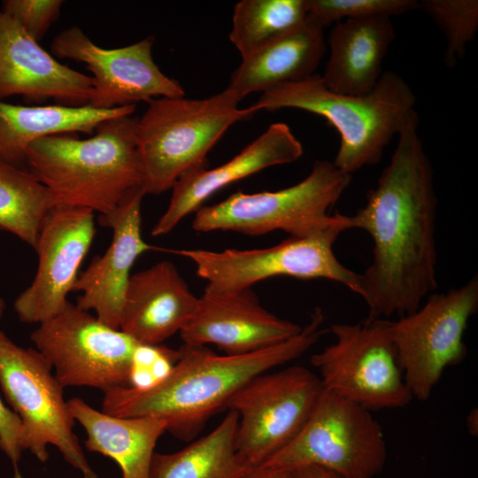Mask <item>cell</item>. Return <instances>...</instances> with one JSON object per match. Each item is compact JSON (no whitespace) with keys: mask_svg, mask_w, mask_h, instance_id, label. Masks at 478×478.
Returning <instances> with one entry per match:
<instances>
[{"mask_svg":"<svg viewBox=\"0 0 478 478\" xmlns=\"http://www.w3.org/2000/svg\"><path fill=\"white\" fill-rule=\"evenodd\" d=\"M135 105L100 110L89 106L16 105L0 100V162L26 166V153L35 140L51 135L92 134L104 121L131 115Z\"/></svg>","mask_w":478,"mask_h":478,"instance_id":"24","label":"cell"},{"mask_svg":"<svg viewBox=\"0 0 478 478\" xmlns=\"http://www.w3.org/2000/svg\"><path fill=\"white\" fill-rule=\"evenodd\" d=\"M303 145L285 123H274L227 162L182 175L172 189L165 212L151 230L159 236L171 232L187 215L197 212L211 196L226 186L265 168L297 160Z\"/></svg>","mask_w":478,"mask_h":478,"instance_id":"19","label":"cell"},{"mask_svg":"<svg viewBox=\"0 0 478 478\" xmlns=\"http://www.w3.org/2000/svg\"><path fill=\"white\" fill-rule=\"evenodd\" d=\"M62 5L61 0H5L1 11L39 42L58 18Z\"/></svg>","mask_w":478,"mask_h":478,"instance_id":"30","label":"cell"},{"mask_svg":"<svg viewBox=\"0 0 478 478\" xmlns=\"http://www.w3.org/2000/svg\"><path fill=\"white\" fill-rule=\"evenodd\" d=\"M335 342L311 357L324 389L368 410L400 408L413 398L404 377L392 320L335 323Z\"/></svg>","mask_w":478,"mask_h":478,"instance_id":"8","label":"cell"},{"mask_svg":"<svg viewBox=\"0 0 478 478\" xmlns=\"http://www.w3.org/2000/svg\"><path fill=\"white\" fill-rule=\"evenodd\" d=\"M94 212L55 205L44 218L35 250L38 266L31 284L15 299L14 312L24 323H42L69 303L79 268L96 235Z\"/></svg>","mask_w":478,"mask_h":478,"instance_id":"15","label":"cell"},{"mask_svg":"<svg viewBox=\"0 0 478 478\" xmlns=\"http://www.w3.org/2000/svg\"><path fill=\"white\" fill-rule=\"evenodd\" d=\"M324 321V312L317 307L297 335L244 354L219 355L206 346L183 344L180 358L163 378L145 388L105 392L102 412L122 418L158 417L166 420V431L191 440L249 381L311 349L327 332Z\"/></svg>","mask_w":478,"mask_h":478,"instance_id":"2","label":"cell"},{"mask_svg":"<svg viewBox=\"0 0 478 478\" xmlns=\"http://www.w3.org/2000/svg\"><path fill=\"white\" fill-rule=\"evenodd\" d=\"M197 300L176 266L160 261L131 274L119 329L141 344L159 345L188 324Z\"/></svg>","mask_w":478,"mask_h":478,"instance_id":"20","label":"cell"},{"mask_svg":"<svg viewBox=\"0 0 478 478\" xmlns=\"http://www.w3.org/2000/svg\"><path fill=\"white\" fill-rule=\"evenodd\" d=\"M466 427L468 432L473 436L478 434V411L477 408L472 409L466 416Z\"/></svg>","mask_w":478,"mask_h":478,"instance_id":"34","label":"cell"},{"mask_svg":"<svg viewBox=\"0 0 478 478\" xmlns=\"http://www.w3.org/2000/svg\"><path fill=\"white\" fill-rule=\"evenodd\" d=\"M93 79L60 64L0 9V100L22 96L60 105H89Z\"/></svg>","mask_w":478,"mask_h":478,"instance_id":"18","label":"cell"},{"mask_svg":"<svg viewBox=\"0 0 478 478\" xmlns=\"http://www.w3.org/2000/svg\"><path fill=\"white\" fill-rule=\"evenodd\" d=\"M6 308L5 302L3 298L0 297V318L4 315Z\"/></svg>","mask_w":478,"mask_h":478,"instance_id":"35","label":"cell"},{"mask_svg":"<svg viewBox=\"0 0 478 478\" xmlns=\"http://www.w3.org/2000/svg\"><path fill=\"white\" fill-rule=\"evenodd\" d=\"M63 388L132 387L141 343L70 302L30 335Z\"/></svg>","mask_w":478,"mask_h":478,"instance_id":"11","label":"cell"},{"mask_svg":"<svg viewBox=\"0 0 478 478\" xmlns=\"http://www.w3.org/2000/svg\"><path fill=\"white\" fill-rule=\"evenodd\" d=\"M306 0H243L234 8L229 40L242 59L306 20Z\"/></svg>","mask_w":478,"mask_h":478,"instance_id":"27","label":"cell"},{"mask_svg":"<svg viewBox=\"0 0 478 478\" xmlns=\"http://www.w3.org/2000/svg\"><path fill=\"white\" fill-rule=\"evenodd\" d=\"M302 328L264 308L251 288L216 290L206 286L180 335L183 344L212 343L226 354L236 355L282 343Z\"/></svg>","mask_w":478,"mask_h":478,"instance_id":"16","label":"cell"},{"mask_svg":"<svg viewBox=\"0 0 478 478\" xmlns=\"http://www.w3.org/2000/svg\"><path fill=\"white\" fill-rule=\"evenodd\" d=\"M422 10L443 32L446 41L443 60L454 67L478 30L477 0H422Z\"/></svg>","mask_w":478,"mask_h":478,"instance_id":"28","label":"cell"},{"mask_svg":"<svg viewBox=\"0 0 478 478\" xmlns=\"http://www.w3.org/2000/svg\"><path fill=\"white\" fill-rule=\"evenodd\" d=\"M322 389L320 377L300 366L249 381L227 404L239 417L238 453L253 467L262 465L297 436Z\"/></svg>","mask_w":478,"mask_h":478,"instance_id":"13","label":"cell"},{"mask_svg":"<svg viewBox=\"0 0 478 478\" xmlns=\"http://www.w3.org/2000/svg\"><path fill=\"white\" fill-rule=\"evenodd\" d=\"M477 310L475 274L459 288L429 294L414 312L392 321L399 362L413 397L428 399L444 369L464 360V333Z\"/></svg>","mask_w":478,"mask_h":478,"instance_id":"12","label":"cell"},{"mask_svg":"<svg viewBox=\"0 0 478 478\" xmlns=\"http://www.w3.org/2000/svg\"><path fill=\"white\" fill-rule=\"evenodd\" d=\"M351 181L333 162L316 160L298 183L276 191H237L223 201L201 206L192 228L197 232L233 231L260 235L281 230L290 237L316 233L334 220L329 211Z\"/></svg>","mask_w":478,"mask_h":478,"instance_id":"6","label":"cell"},{"mask_svg":"<svg viewBox=\"0 0 478 478\" xmlns=\"http://www.w3.org/2000/svg\"><path fill=\"white\" fill-rule=\"evenodd\" d=\"M240 101L227 88L204 99L150 100L135 127L144 194L172 189L185 173L205 167L208 152L224 133L256 113L251 106L239 108Z\"/></svg>","mask_w":478,"mask_h":478,"instance_id":"5","label":"cell"},{"mask_svg":"<svg viewBox=\"0 0 478 478\" xmlns=\"http://www.w3.org/2000/svg\"><path fill=\"white\" fill-rule=\"evenodd\" d=\"M144 196L143 189H139L114 212L100 216V224L112 229V243L78 276L73 289L81 293L77 298V307L94 311L99 320L116 329L120 328L131 268L141 254L154 249L142 236L141 205Z\"/></svg>","mask_w":478,"mask_h":478,"instance_id":"17","label":"cell"},{"mask_svg":"<svg viewBox=\"0 0 478 478\" xmlns=\"http://www.w3.org/2000/svg\"><path fill=\"white\" fill-rule=\"evenodd\" d=\"M136 122L132 114L123 115L102 122L87 139L73 134L41 137L27 150V170L49 190L54 205L108 215L143 189Z\"/></svg>","mask_w":478,"mask_h":478,"instance_id":"3","label":"cell"},{"mask_svg":"<svg viewBox=\"0 0 478 478\" xmlns=\"http://www.w3.org/2000/svg\"><path fill=\"white\" fill-rule=\"evenodd\" d=\"M418 115L398 133L397 147L366 204L349 216L373 241L372 262L360 274L367 319L414 312L436 282L434 172L418 133Z\"/></svg>","mask_w":478,"mask_h":478,"instance_id":"1","label":"cell"},{"mask_svg":"<svg viewBox=\"0 0 478 478\" xmlns=\"http://www.w3.org/2000/svg\"><path fill=\"white\" fill-rule=\"evenodd\" d=\"M386 459L383 431L370 411L323 389L297 436L259 466H317L344 478H372Z\"/></svg>","mask_w":478,"mask_h":478,"instance_id":"9","label":"cell"},{"mask_svg":"<svg viewBox=\"0 0 478 478\" xmlns=\"http://www.w3.org/2000/svg\"><path fill=\"white\" fill-rule=\"evenodd\" d=\"M294 472L297 478H344L333 471L317 466L300 467Z\"/></svg>","mask_w":478,"mask_h":478,"instance_id":"33","label":"cell"},{"mask_svg":"<svg viewBox=\"0 0 478 478\" xmlns=\"http://www.w3.org/2000/svg\"><path fill=\"white\" fill-rule=\"evenodd\" d=\"M48 360L33 348L16 344L0 329V388L19 418L25 450L44 463L52 444L82 478H98L73 432L74 419L63 387Z\"/></svg>","mask_w":478,"mask_h":478,"instance_id":"10","label":"cell"},{"mask_svg":"<svg viewBox=\"0 0 478 478\" xmlns=\"http://www.w3.org/2000/svg\"><path fill=\"white\" fill-rule=\"evenodd\" d=\"M152 44L153 38L149 36L127 46L107 50L73 26L53 39L50 49L59 58L86 65L93 79V94L88 106L109 110L159 97L185 96L182 86L156 65Z\"/></svg>","mask_w":478,"mask_h":478,"instance_id":"14","label":"cell"},{"mask_svg":"<svg viewBox=\"0 0 478 478\" xmlns=\"http://www.w3.org/2000/svg\"><path fill=\"white\" fill-rule=\"evenodd\" d=\"M67 403L74 420L86 432L84 444L89 451L113 459L120 467L122 478H149L156 443L167 429L166 420L109 415L80 397Z\"/></svg>","mask_w":478,"mask_h":478,"instance_id":"22","label":"cell"},{"mask_svg":"<svg viewBox=\"0 0 478 478\" xmlns=\"http://www.w3.org/2000/svg\"><path fill=\"white\" fill-rule=\"evenodd\" d=\"M239 417L229 410L211 433L173 453L153 454L149 478H241L253 466L237 451Z\"/></svg>","mask_w":478,"mask_h":478,"instance_id":"25","label":"cell"},{"mask_svg":"<svg viewBox=\"0 0 478 478\" xmlns=\"http://www.w3.org/2000/svg\"><path fill=\"white\" fill-rule=\"evenodd\" d=\"M0 450L7 456L13 468V478H22L19 462L25 450V433L15 412L0 398Z\"/></svg>","mask_w":478,"mask_h":478,"instance_id":"31","label":"cell"},{"mask_svg":"<svg viewBox=\"0 0 478 478\" xmlns=\"http://www.w3.org/2000/svg\"><path fill=\"white\" fill-rule=\"evenodd\" d=\"M395 38L390 17L344 19L331 29L329 57L323 74L333 92L363 96L373 90L382 74V63Z\"/></svg>","mask_w":478,"mask_h":478,"instance_id":"21","label":"cell"},{"mask_svg":"<svg viewBox=\"0 0 478 478\" xmlns=\"http://www.w3.org/2000/svg\"><path fill=\"white\" fill-rule=\"evenodd\" d=\"M416 97L397 73L386 71L371 92L350 96L328 89L320 75L277 84L251 105L255 112L293 108L326 119L340 135L334 165L351 174L378 164L391 139L418 115Z\"/></svg>","mask_w":478,"mask_h":478,"instance_id":"4","label":"cell"},{"mask_svg":"<svg viewBox=\"0 0 478 478\" xmlns=\"http://www.w3.org/2000/svg\"><path fill=\"white\" fill-rule=\"evenodd\" d=\"M325 52L323 29L306 19L302 25L243 58L227 86L240 100L277 84L314 74Z\"/></svg>","mask_w":478,"mask_h":478,"instance_id":"23","label":"cell"},{"mask_svg":"<svg viewBox=\"0 0 478 478\" xmlns=\"http://www.w3.org/2000/svg\"><path fill=\"white\" fill-rule=\"evenodd\" d=\"M351 228L350 217L339 212L326 227L304 237H289L279 244L253 250H165L190 259L197 274L216 290L251 288L274 276L327 279L360 296V274L343 266L333 247L341 233Z\"/></svg>","mask_w":478,"mask_h":478,"instance_id":"7","label":"cell"},{"mask_svg":"<svg viewBox=\"0 0 478 478\" xmlns=\"http://www.w3.org/2000/svg\"><path fill=\"white\" fill-rule=\"evenodd\" d=\"M54 203L27 170L0 162V230L35 248L42 221Z\"/></svg>","mask_w":478,"mask_h":478,"instance_id":"26","label":"cell"},{"mask_svg":"<svg viewBox=\"0 0 478 478\" xmlns=\"http://www.w3.org/2000/svg\"><path fill=\"white\" fill-rule=\"evenodd\" d=\"M306 19L322 29L331 24L375 16L392 17L419 9L417 0H306Z\"/></svg>","mask_w":478,"mask_h":478,"instance_id":"29","label":"cell"},{"mask_svg":"<svg viewBox=\"0 0 478 478\" xmlns=\"http://www.w3.org/2000/svg\"><path fill=\"white\" fill-rule=\"evenodd\" d=\"M241 478H297L294 471L256 466Z\"/></svg>","mask_w":478,"mask_h":478,"instance_id":"32","label":"cell"}]
</instances>
